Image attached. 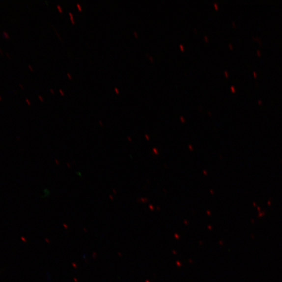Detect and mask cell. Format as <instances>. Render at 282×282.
Listing matches in <instances>:
<instances>
[{"instance_id":"cell-6","label":"cell","mask_w":282,"mask_h":282,"mask_svg":"<svg viewBox=\"0 0 282 282\" xmlns=\"http://www.w3.org/2000/svg\"><path fill=\"white\" fill-rule=\"evenodd\" d=\"M29 68L32 71H34V69H33L32 66L30 65H28Z\"/></svg>"},{"instance_id":"cell-3","label":"cell","mask_w":282,"mask_h":282,"mask_svg":"<svg viewBox=\"0 0 282 282\" xmlns=\"http://www.w3.org/2000/svg\"><path fill=\"white\" fill-rule=\"evenodd\" d=\"M57 9H59L60 12H63L62 7L60 5H57Z\"/></svg>"},{"instance_id":"cell-13","label":"cell","mask_w":282,"mask_h":282,"mask_svg":"<svg viewBox=\"0 0 282 282\" xmlns=\"http://www.w3.org/2000/svg\"><path fill=\"white\" fill-rule=\"evenodd\" d=\"M19 86L23 89H24V86L21 85L19 84Z\"/></svg>"},{"instance_id":"cell-10","label":"cell","mask_w":282,"mask_h":282,"mask_svg":"<svg viewBox=\"0 0 282 282\" xmlns=\"http://www.w3.org/2000/svg\"><path fill=\"white\" fill-rule=\"evenodd\" d=\"M39 98L41 99V101L43 102L44 101V99L42 98V97H41V96L39 95L38 96Z\"/></svg>"},{"instance_id":"cell-12","label":"cell","mask_w":282,"mask_h":282,"mask_svg":"<svg viewBox=\"0 0 282 282\" xmlns=\"http://www.w3.org/2000/svg\"><path fill=\"white\" fill-rule=\"evenodd\" d=\"M0 53H1L2 55L3 54V52L2 49L1 48H0Z\"/></svg>"},{"instance_id":"cell-2","label":"cell","mask_w":282,"mask_h":282,"mask_svg":"<svg viewBox=\"0 0 282 282\" xmlns=\"http://www.w3.org/2000/svg\"><path fill=\"white\" fill-rule=\"evenodd\" d=\"M69 14L71 16V20L72 23H75V20H74V19L73 15L72 14V13L71 12H70Z\"/></svg>"},{"instance_id":"cell-7","label":"cell","mask_w":282,"mask_h":282,"mask_svg":"<svg viewBox=\"0 0 282 282\" xmlns=\"http://www.w3.org/2000/svg\"><path fill=\"white\" fill-rule=\"evenodd\" d=\"M114 90L115 91L116 93H117V94L119 93V91L117 88H115Z\"/></svg>"},{"instance_id":"cell-4","label":"cell","mask_w":282,"mask_h":282,"mask_svg":"<svg viewBox=\"0 0 282 282\" xmlns=\"http://www.w3.org/2000/svg\"><path fill=\"white\" fill-rule=\"evenodd\" d=\"M77 6L78 7V9L79 10V11H81L82 10V7L80 6V5L79 3H77Z\"/></svg>"},{"instance_id":"cell-15","label":"cell","mask_w":282,"mask_h":282,"mask_svg":"<svg viewBox=\"0 0 282 282\" xmlns=\"http://www.w3.org/2000/svg\"><path fill=\"white\" fill-rule=\"evenodd\" d=\"M2 101V97L0 95V102Z\"/></svg>"},{"instance_id":"cell-1","label":"cell","mask_w":282,"mask_h":282,"mask_svg":"<svg viewBox=\"0 0 282 282\" xmlns=\"http://www.w3.org/2000/svg\"><path fill=\"white\" fill-rule=\"evenodd\" d=\"M3 36L4 38L6 39H9L10 38V35L8 34V32L6 31H4L3 32Z\"/></svg>"},{"instance_id":"cell-11","label":"cell","mask_w":282,"mask_h":282,"mask_svg":"<svg viewBox=\"0 0 282 282\" xmlns=\"http://www.w3.org/2000/svg\"><path fill=\"white\" fill-rule=\"evenodd\" d=\"M67 75L69 77L70 79H72V76L69 73H67Z\"/></svg>"},{"instance_id":"cell-5","label":"cell","mask_w":282,"mask_h":282,"mask_svg":"<svg viewBox=\"0 0 282 282\" xmlns=\"http://www.w3.org/2000/svg\"><path fill=\"white\" fill-rule=\"evenodd\" d=\"M26 101L27 103L28 104V105H30L31 103H30V101L28 99H27H27H26Z\"/></svg>"},{"instance_id":"cell-9","label":"cell","mask_w":282,"mask_h":282,"mask_svg":"<svg viewBox=\"0 0 282 282\" xmlns=\"http://www.w3.org/2000/svg\"><path fill=\"white\" fill-rule=\"evenodd\" d=\"M6 56L9 57V58H11V55L9 54V53H6Z\"/></svg>"},{"instance_id":"cell-8","label":"cell","mask_w":282,"mask_h":282,"mask_svg":"<svg viewBox=\"0 0 282 282\" xmlns=\"http://www.w3.org/2000/svg\"><path fill=\"white\" fill-rule=\"evenodd\" d=\"M60 93L62 95H65V93L63 92V91L62 89H60L59 90Z\"/></svg>"},{"instance_id":"cell-14","label":"cell","mask_w":282,"mask_h":282,"mask_svg":"<svg viewBox=\"0 0 282 282\" xmlns=\"http://www.w3.org/2000/svg\"><path fill=\"white\" fill-rule=\"evenodd\" d=\"M50 90H51V92L52 93L54 94L55 92H54V90L53 89H50Z\"/></svg>"}]
</instances>
